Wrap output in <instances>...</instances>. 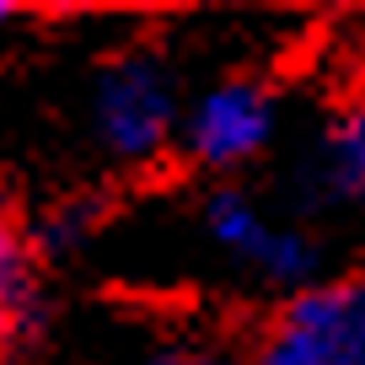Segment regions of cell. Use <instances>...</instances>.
<instances>
[{"label":"cell","instance_id":"cell-1","mask_svg":"<svg viewBox=\"0 0 365 365\" xmlns=\"http://www.w3.org/2000/svg\"><path fill=\"white\" fill-rule=\"evenodd\" d=\"M188 97L156 48H118L91 70L86 129L113 167H156L182 145Z\"/></svg>","mask_w":365,"mask_h":365},{"label":"cell","instance_id":"cell-2","mask_svg":"<svg viewBox=\"0 0 365 365\" xmlns=\"http://www.w3.org/2000/svg\"><path fill=\"white\" fill-rule=\"evenodd\" d=\"M247 365H365V269L328 274L279 296L258 328Z\"/></svg>","mask_w":365,"mask_h":365},{"label":"cell","instance_id":"cell-3","mask_svg":"<svg viewBox=\"0 0 365 365\" xmlns=\"http://www.w3.org/2000/svg\"><path fill=\"white\" fill-rule=\"evenodd\" d=\"M199 226L237 269H247L258 285L279 290V296H296L328 279L317 237L296 220H274L242 182H210L199 199Z\"/></svg>","mask_w":365,"mask_h":365},{"label":"cell","instance_id":"cell-4","mask_svg":"<svg viewBox=\"0 0 365 365\" xmlns=\"http://www.w3.org/2000/svg\"><path fill=\"white\" fill-rule=\"evenodd\" d=\"M279 103L274 86L258 76H220L199 97H188L178 156L210 182H237L252 161L269 156Z\"/></svg>","mask_w":365,"mask_h":365},{"label":"cell","instance_id":"cell-5","mask_svg":"<svg viewBox=\"0 0 365 365\" xmlns=\"http://www.w3.org/2000/svg\"><path fill=\"white\" fill-rule=\"evenodd\" d=\"M296 205L301 210H349L365 205V97L333 108L312 135L296 167Z\"/></svg>","mask_w":365,"mask_h":365},{"label":"cell","instance_id":"cell-6","mask_svg":"<svg viewBox=\"0 0 365 365\" xmlns=\"http://www.w3.org/2000/svg\"><path fill=\"white\" fill-rule=\"evenodd\" d=\"M54 290H48V263L22 237V220L0 237V333H6V360L22 365L38 360L54 339Z\"/></svg>","mask_w":365,"mask_h":365},{"label":"cell","instance_id":"cell-7","mask_svg":"<svg viewBox=\"0 0 365 365\" xmlns=\"http://www.w3.org/2000/svg\"><path fill=\"white\" fill-rule=\"evenodd\" d=\"M108 215H113V205H108L103 194H91V188H70V194L48 199L43 210H33V215L22 220V237L33 242V252L54 269V263L81 258V252L97 242V231L108 226Z\"/></svg>","mask_w":365,"mask_h":365},{"label":"cell","instance_id":"cell-8","mask_svg":"<svg viewBox=\"0 0 365 365\" xmlns=\"http://www.w3.org/2000/svg\"><path fill=\"white\" fill-rule=\"evenodd\" d=\"M140 365H247L226 349H205V344H167V349H150Z\"/></svg>","mask_w":365,"mask_h":365}]
</instances>
